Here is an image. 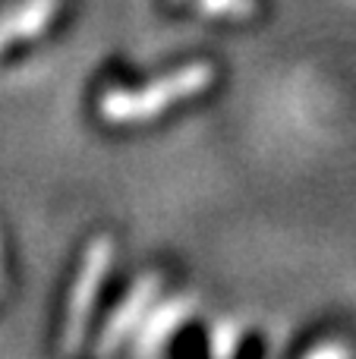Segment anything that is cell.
I'll return each mask as SVG.
<instances>
[{
	"label": "cell",
	"instance_id": "5b68a950",
	"mask_svg": "<svg viewBox=\"0 0 356 359\" xmlns=\"http://www.w3.org/2000/svg\"><path fill=\"white\" fill-rule=\"evenodd\" d=\"M193 306L196 299L193 297H170L164 299L161 306L151 303L149 312L142 316V322H139V328L132 331L136 334V344H132V350L142 356H151L158 353V350L164 347V344L170 341V337L177 334V331L186 325V318L193 316Z\"/></svg>",
	"mask_w": 356,
	"mask_h": 359
},
{
	"label": "cell",
	"instance_id": "3957f363",
	"mask_svg": "<svg viewBox=\"0 0 356 359\" xmlns=\"http://www.w3.org/2000/svg\"><path fill=\"white\" fill-rule=\"evenodd\" d=\"M67 0H4L0 4V57L10 48L38 41L60 16Z\"/></svg>",
	"mask_w": 356,
	"mask_h": 359
},
{
	"label": "cell",
	"instance_id": "52a82bcc",
	"mask_svg": "<svg viewBox=\"0 0 356 359\" xmlns=\"http://www.w3.org/2000/svg\"><path fill=\"white\" fill-rule=\"evenodd\" d=\"M309 356H319V353H338V356H344V353H350L347 347H341V344H328V347H313V350H306Z\"/></svg>",
	"mask_w": 356,
	"mask_h": 359
},
{
	"label": "cell",
	"instance_id": "7a4b0ae2",
	"mask_svg": "<svg viewBox=\"0 0 356 359\" xmlns=\"http://www.w3.org/2000/svg\"><path fill=\"white\" fill-rule=\"evenodd\" d=\"M111 265H114V240L111 236H95L85 246V252H82V262L76 268L73 287H69V297H67V312H63V325H60L63 353H76L82 347L88 316H92L95 299H98L101 284H104Z\"/></svg>",
	"mask_w": 356,
	"mask_h": 359
},
{
	"label": "cell",
	"instance_id": "6da1fadb",
	"mask_svg": "<svg viewBox=\"0 0 356 359\" xmlns=\"http://www.w3.org/2000/svg\"><path fill=\"white\" fill-rule=\"evenodd\" d=\"M214 86V67L205 60H189L161 76L145 79V86H107L98 95V117L104 123H149L167 114L174 104L199 98Z\"/></svg>",
	"mask_w": 356,
	"mask_h": 359
},
{
	"label": "cell",
	"instance_id": "277c9868",
	"mask_svg": "<svg viewBox=\"0 0 356 359\" xmlns=\"http://www.w3.org/2000/svg\"><path fill=\"white\" fill-rule=\"evenodd\" d=\"M158 290H161V278L158 274H145L136 284L126 290V297L117 303V309L111 312V318L104 322V334H101L98 353H107V350H117L126 337H132V331L139 328L142 316L149 312V306L155 303Z\"/></svg>",
	"mask_w": 356,
	"mask_h": 359
},
{
	"label": "cell",
	"instance_id": "8992f818",
	"mask_svg": "<svg viewBox=\"0 0 356 359\" xmlns=\"http://www.w3.org/2000/svg\"><path fill=\"white\" fill-rule=\"evenodd\" d=\"M177 4L214 19H249L259 10V0H177Z\"/></svg>",
	"mask_w": 356,
	"mask_h": 359
},
{
	"label": "cell",
	"instance_id": "ba28073f",
	"mask_svg": "<svg viewBox=\"0 0 356 359\" xmlns=\"http://www.w3.org/2000/svg\"><path fill=\"white\" fill-rule=\"evenodd\" d=\"M0 287H4V262H0Z\"/></svg>",
	"mask_w": 356,
	"mask_h": 359
}]
</instances>
